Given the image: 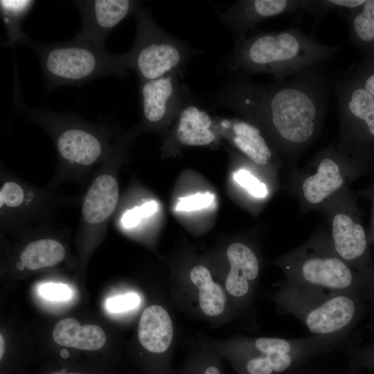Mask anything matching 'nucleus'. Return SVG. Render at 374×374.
<instances>
[{
  "instance_id": "72a5a7b5",
  "label": "nucleus",
  "mask_w": 374,
  "mask_h": 374,
  "mask_svg": "<svg viewBox=\"0 0 374 374\" xmlns=\"http://www.w3.org/2000/svg\"><path fill=\"white\" fill-rule=\"evenodd\" d=\"M202 374H221V373L216 366L209 365L202 371Z\"/></svg>"
},
{
  "instance_id": "ddd939ff",
  "label": "nucleus",
  "mask_w": 374,
  "mask_h": 374,
  "mask_svg": "<svg viewBox=\"0 0 374 374\" xmlns=\"http://www.w3.org/2000/svg\"><path fill=\"white\" fill-rule=\"evenodd\" d=\"M82 21L77 38L105 47L109 34L122 21L135 14L141 2L134 0H87L73 1Z\"/></svg>"
},
{
  "instance_id": "e433bc0d",
  "label": "nucleus",
  "mask_w": 374,
  "mask_h": 374,
  "mask_svg": "<svg viewBox=\"0 0 374 374\" xmlns=\"http://www.w3.org/2000/svg\"><path fill=\"white\" fill-rule=\"evenodd\" d=\"M294 374H317V373H310V372H299V373H294Z\"/></svg>"
},
{
  "instance_id": "1a4fd4ad",
  "label": "nucleus",
  "mask_w": 374,
  "mask_h": 374,
  "mask_svg": "<svg viewBox=\"0 0 374 374\" xmlns=\"http://www.w3.org/2000/svg\"><path fill=\"white\" fill-rule=\"evenodd\" d=\"M319 211L326 217L333 249L360 275L374 300V263L352 191L349 188L341 190Z\"/></svg>"
},
{
  "instance_id": "c9c22d12",
  "label": "nucleus",
  "mask_w": 374,
  "mask_h": 374,
  "mask_svg": "<svg viewBox=\"0 0 374 374\" xmlns=\"http://www.w3.org/2000/svg\"><path fill=\"white\" fill-rule=\"evenodd\" d=\"M1 349H0V359L3 357V353H4V350H3V337H2V335H1Z\"/></svg>"
},
{
  "instance_id": "2eb2a0df",
  "label": "nucleus",
  "mask_w": 374,
  "mask_h": 374,
  "mask_svg": "<svg viewBox=\"0 0 374 374\" xmlns=\"http://www.w3.org/2000/svg\"><path fill=\"white\" fill-rule=\"evenodd\" d=\"M177 118L173 137L181 145L204 146L217 139L214 120L191 97L184 103Z\"/></svg>"
},
{
  "instance_id": "39448f33",
  "label": "nucleus",
  "mask_w": 374,
  "mask_h": 374,
  "mask_svg": "<svg viewBox=\"0 0 374 374\" xmlns=\"http://www.w3.org/2000/svg\"><path fill=\"white\" fill-rule=\"evenodd\" d=\"M42 69L46 89L78 86L105 76L124 78L130 70L127 53L114 55L105 47L74 37L65 42H30Z\"/></svg>"
},
{
  "instance_id": "b1692460",
  "label": "nucleus",
  "mask_w": 374,
  "mask_h": 374,
  "mask_svg": "<svg viewBox=\"0 0 374 374\" xmlns=\"http://www.w3.org/2000/svg\"><path fill=\"white\" fill-rule=\"evenodd\" d=\"M33 195L27 186L18 181L8 179L0 187L1 213L23 211L29 205Z\"/></svg>"
},
{
  "instance_id": "f03ea898",
  "label": "nucleus",
  "mask_w": 374,
  "mask_h": 374,
  "mask_svg": "<svg viewBox=\"0 0 374 374\" xmlns=\"http://www.w3.org/2000/svg\"><path fill=\"white\" fill-rule=\"evenodd\" d=\"M339 51V46L325 45L299 28L291 27L280 31L258 32L235 42L225 60L233 73L249 77L267 73L273 75L275 81L282 82L325 62Z\"/></svg>"
},
{
  "instance_id": "f3484780",
  "label": "nucleus",
  "mask_w": 374,
  "mask_h": 374,
  "mask_svg": "<svg viewBox=\"0 0 374 374\" xmlns=\"http://www.w3.org/2000/svg\"><path fill=\"white\" fill-rule=\"evenodd\" d=\"M230 139L235 145L253 163L265 166L276 159V153L261 130L245 120L235 118L230 121Z\"/></svg>"
},
{
  "instance_id": "f704fd0d",
  "label": "nucleus",
  "mask_w": 374,
  "mask_h": 374,
  "mask_svg": "<svg viewBox=\"0 0 374 374\" xmlns=\"http://www.w3.org/2000/svg\"><path fill=\"white\" fill-rule=\"evenodd\" d=\"M346 374H362L361 372V368L355 364L349 362L348 369Z\"/></svg>"
},
{
  "instance_id": "a211bd4d",
  "label": "nucleus",
  "mask_w": 374,
  "mask_h": 374,
  "mask_svg": "<svg viewBox=\"0 0 374 374\" xmlns=\"http://www.w3.org/2000/svg\"><path fill=\"white\" fill-rule=\"evenodd\" d=\"M173 335L171 319L162 307L153 305L142 313L138 328L139 339L148 351L159 354L170 346Z\"/></svg>"
},
{
  "instance_id": "f257e3e1",
  "label": "nucleus",
  "mask_w": 374,
  "mask_h": 374,
  "mask_svg": "<svg viewBox=\"0 0 374 374\" xmlns=\"http://www.w3.org/2000/svg\"><path fill=\"white\" fill-rule=\"evenodd\" d=\"M321 64L264 84L235 72L206 101L215 108L234 111L258 127L291 172L319 136L334 89L335 80Z\"/></svg>"
},
{
  "instance_id": "bb28decb",
  "label": "nucleus",
  "mask_w": 374,
  "mask_h": 374,
  "mask_svg": "<svg viewBox=\"0 0 374 374\" xmlns=\"http://www.w3.org/2000/svg\"><path fill=\"white\" fill-rule=\"evenodd\" d=\"M365 0H312L308 12L314 15L315 21L319 20L331 10H352L366 3Z\"/></svg>"
},
{
  "instance_id": "7c9ffc66",
  "label": "nucleus",
  "mask_w": 374,
  "mask_h": 374,
  "mask_svg": "<svg viewBox=\"0 0 374 374\" xmlns=\"http://www.w3.org/2000/svg\"><path fill=\"white\" fill-rule=\"evenodd\" d=\"M39 292L42 297L50 301H65L71 296L70 288L62 283H44L40 287Z\"/></svg>"
},
{
  "instance_id": "dca6fc26",
  "label": "nucleus",
  "mask_w": 374,
  "mask_h": 374,
  "mask_svg": "<svg viewBox=\"0 0 374 374\" xmlns=\"http://www.w3.org/2000/svg\"><path fill=\"white\" fill-rule=\"evenodd\" d=\"M230 271L226 280V289L232 296L242 298L250 291V283L258 277L260 265L258 257L247 244L237 242L227 249Z\"/></svg>"
},
{
  "instance_id": "412c9836",
  "label": "nucleus",
  "mask_w": 374,
  "mask_h": 374,
  "mask_svg": "<svg viewBox=\"0 0 374 374\" xmlns=\"http://www.w3.org/2000/svg\"><path fill=\"white\" fill-rule=\"evenodd\" d=\"M32 0H1L0 14L6 30L4 46L15 44L29 45L30 40L21 30V24L35 4Z\"/></svg>"
},
{
  "instance_id": "4468645a",
  "label": "nucleus",
  "mask_w": 374,
  "mask_h": 374,
  "mask_svg": "<svg viewBox=\"0 0 374 374\" xmlns=\"http://www.w3.org/2000/svg\"><path fill=\"white\" fill-rule=\"evenodd\" d=\"M107 157L104 170L94 178L82 201L80 226L87 231L107 226L118 203V183L109 171Z\"/></svg>"
},
{
  "instance_id": "2f4dec72",
  "label": "nucleus",
  "mask_w": 374,
  "mask_h": 374,
  "mask_svg": "<svg viewBox=\"0 0 374 374\" xmlns=\"http://www.w3.org/2000/svg\"><path fill=\"white\" fill-rule=\"evenodd\" d=\"M364 87L374 97V73H369L364 78Z\"/></svg>"
},
{
  "instance_id": "cd10ccee",
  "label": "nucleus",
  "mask_w": 374,
  "mask_h": 374,
  "mask_svg": "<svg viewBox=\"0 0 374 374\" xmlns=\"http://www.w3.org/2000/svg\"><path fill=\"white\" fill-rule=\"evenodd\" d=\"M214 199L213 194L209 193H197L179 199L176 209L177 211H191L202 209L210 206Z\"/></svg>"
},
{
  "instance_id": "20e7f679",
  "label": "nucleus",
  "mask_w": 374,
  "mask_h": 374,
  "mask_svg": "<svg viewBox=\"0 0 374 374\" xmlns=\"http://www.w3.org/2000/svg\"><path fill=\"white\" fill-rule=\"evenodd\" d=\"M285 281L299 285L347 292L372 308L371 293L360 275L333 249L327 229L321 227L303 244L276 260Z\"/></svg>"
},
{
  "instance_id": "9d476101",
  "label": "nucleus",
  "mask_w": 374,
  "mask_h": 374,
  "mask_svg": "<svg viewBox=\"0 0 374 374\" xmlns=\"http://www.w3.org/2000/svg\"><path fill=\"white\" fill-rule=\"evenodd\" d=\"M183 77L184 71H179L157 79L140 82V106L145 126H164L177 116L192 96L182 81Z\"/></svg>"
},
{
  "instance_id": "393cba45",
  "label": "nucleus",
  "mask_w": 374,
  "mask_h": 374,
  "mask_svg": "<svg viewBox=\"0 0 374 374\" xmlns=\"http://www.w3.org/2000/svg\"><path fill=\"white\" fill-rule=\"evenodd\" d=\"M349 358V362L360 368L374 371V342L362 345L359 337H351L344 346Z\"/></svg>"
},
{
  "instance_id": "423d86ee",
  "label": "nucleus",
  "mask_w": 374,
  "mask_h": 374,
  "mask_svg": "<svg viewBox=\"0 0 374 374\" xmlns=\"http://www.w3.org/2000/svg\"><path fill=\"white\" fill-rule=\"evenodd\" d=\"M25 113L52 137L62 165L87 169L105 159L112 150L107 125L42 108L28 109Z\"/></svg>"
},
{
  "instance_id": "a878e982",
  "label": "nucleus",
  "mask_w": 374,
  "mask_h": 374,
  "mask_svg": "<svg viewBox=\"0 0 374 374\" xmlns=\"http://www.w3.org/2000/svg\"><path fill=\"white\" fill-rule=\"evenodd\" d=\"M233 178L239 186L254 198L265 199L269 195L266 184L248 170L240 168L234 174Z\"/></svg>"
},
{
  "instance_id": "9b49d317",
  "label": "nucleus",
  "mask_w": 374,
  "mask_h": 374,
  "mask_svg": "<svg viewBox=\"0 0 374 374\" xmlns=\"http://www.w3.org/2000/svg\"><path fill=\"white\" fill-rule=\"evenodd\" d=\"M334 89L337 98L339 136L337 143L352 153L360 128L374 138V97L356 80L342 75L335 80Z\"/></svg>"
},
{
  "instance_id": "4be33fe9",
  "label": "nucleus",
  "mask_w": 374,
  "mask_h": 374,
  "mask_svg": "<svg viewBox=\"0 0 374 374\" xmlns=\"http://www.w3.org/2000/svg\"><path fill=\"white\" fill-rule=\"evenodd\" d=\"M190 278L199 290V301L202 311L211 317L222 314L226 296L221 286L213 282L208 269L197 265L190 271Z\"/></svg>"
},
{
  "instance_id": "f8f14e48",
  "label": "nucleus",
  "mask_w": 374,
  "mask_h": 374,
  "mask_svg": "<svg viewBox=\"0 0 374 374\" xmlns=\"http://www.w3.org/2000/svg\"><path fill=\"white\" fill-rule=\"evenodd\" d=\"M312 0H240L225 12L217 11L221 21L235 42L247 38L261 21L273 17L300 10L309 11Z\"/></svg>"
},
{
  "instance_id": "6e6552de",
  "label": "nucleus",
  "mask_w": 374,
  "mask_h": 374,
  "mask_svg": "<svg viewBox=\"0 0 374 374\" xmlns=\"http://www.w3.org/2000/svg\"><path fill=\"white\" fill-rule=\"evenodd\" d=\"M135 15L136 33L127 55L130 70L135 71L140 82L184 71L187 62L201 53L163 30L148 9L140 7Z\"/></svg>"
},
{
  "instance_id": "6ab92c4d",
  "label": "nucleus",
  "mask_w": 374,
  "mask_h": 374,
  "mask_svg": "<svg viewBox=\"0 0 374 374\" xmlns=\"http://www.w3.org/2000/svg\"><path fill=\"white\" fill-rule=\"evenodd\" d=\"M53 338L62 346L89 351L101 348L107 339L100 327L91 324L82 326L73 318L57 322L53 330Z\"/></svg>"
},
{
  "instance_id": "aec40b11",
  "label": "nucleus",
  "mask_w": 374,
  "mask_h": 374,
  "mask_svg": "<svg viewBox=\"0 0 374 374\" xmlns=\"http://www.w3.org/2000/svg\"><path fill=\"white\" fill-rule=\"evenodd\" d=\"M65 249L59 241L42 238L29 242L19 256L18 269L37 270L53 267L64 260Z\"/></svg>"
},
{
  "instance_id": "4c0bfd02",
  "label": "nucleus",
  "mask_w": 374,
  "mask_h": 374,
  "mask_svg": "<svg viewBox=\"0 0 374 374\" xmlns=\"http://www.w3.org/2000/svg\"><path fill=\"white\" fill-rule=\"evenodd\" d=\"M373 233H374V217H373Z\"/></svg>"
},
{
  "instance_id": "5701e85b",
  "label": "nucleus",
  "mask_w": 374,
  "mask_h": 374,
  "mask_svg": "<svg viewBox=\"0 0 374 374\" xmlns=\"http://www.w3.org/2000/svg\"><path fill=\"white\" fill-rule=\"evenodd\" d=\"M362 6L358 12L349 10L346 19L354 42L368 44L374 39V0L366 1Z\"/></svg>"
},
{
  "instance_id": "c756f323",
  "label": "nucleus",
  "mask_w": 374,
  "mask_h": 374,
  "mask_svg": "<svg viewBox=\"0 0 374 374\" xmlns=\"http://www.w3.org/2000/svg\"><path fill=\"white\" fill-rule=\"evenodd\" d=\"M157 210V204L150 201L140 207H136L127 211L122 218V222L125 227H132L137 224L141 217H148Z\"/></svg>"
},
{
  "instance_id": "0eeeda50",
  "label": "nucleus",
  "mask_w": 374,
  "mask_h": 374,
  "mask_svg": "<svg viewBox=\"0 0 374 374\" xmlns=\"http://www.w3.org/2000/svg\"><path fill=\"white\" fill-rule=\"evenodd\" d=\"M352 153L337 143L330 144L314 154L302 168L292 170L287 190L296 197L301 213L320 208L332 197L348 188L355 175Z\"/></svg>"
},
{
  "instance_id": "473e14b6",
  "label": "nucleus",
  "mask_w": 374,
  "mask_h": 374,
  "mask_svg": "<svg viewBox=\"0 0 374 374\" xmlns=\"http://www.w3.org/2000/svg\"><path fill=\"white\" fill-rule=\"evenodd\" d=\"M48 374H89V373L80 372V371H70L68 368L64 367L59 370L52 371Z\"/></svg>"
},
{
  "instance_id": "7ed1b4c3",
  "label": "nucleus",
  "mask_w": 374,
  "mask_h": 374,
  "mask_svg": "<svg viewBox=\"0 0 374 374\" xmlns=\"http://www.w3.org/2000/svg\"><path fill=\"white\" fill-rule=\"evenodd\" d=\"M275 299L285 314L296 317L314 335L353 332L364 317L371 314L368 303L353 294L285 280Z\"/></svg>"
},
{
  "instance_id": "c85d7f7f",
  "label": "nucleus",
  "mask_w": 374,
  "mask_h": 374,
  "mask_svg": "<svg viewBox=\"0 0 374 374\" xmlns=\"http://www.w3.org/2000/svg\"><path fill=\"white\" fill-rule=\"evenodd\" d=\"M140 302V298L136 293H127L112 297L107 301V308L112 312H121L136 308Z\"/></svg>"
}]
</instances>
